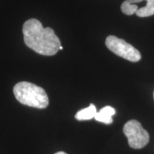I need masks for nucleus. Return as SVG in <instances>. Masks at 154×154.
<instances>
[{"label": "nucleus", "instance_id": "1a4fd4ad", "mask_svg": "<svg viewBox=\"0 0 154 154\" xmlns=\"http://www.w3.org/2000/svg\"><path fill=\"white\" fill-rule=\"evenodd\" d=\"M63 49V47H61V46H60V47H59V50H62Z\"/></svg>", "mask_w": 154, "mask_h": 154}, {"label": "nucleus", "instance_id": "423d86ee", "mask_svg": "<svg viewBox=\"0 0 154 154\" xmlns=\"http://www.w3.org/2000/svg\"><path fill=\"white\" fill-rule=\"evenodd\" d=\"M140 4L145 3L142 8L136 11V14L139 17H147L154 14V0H136Z\"/></svg>", "mask_w": 154, "mask_h": 154}, {"label": "nucleus", "instance_id": "39448f33", "mask_svg": "<svg viewBox=\"0 0 154 154\" xmlns=\"http://www.w3.org/2000/svg\"><path fill=\"white\" fill-rule=\"evenodd\" d=\"M116 110L110 106H106L96 113L95 120L106 124H111L113 123L112 116L115 115Z\"/></svg>", "mask_w": 154, "mask_h": 154}, {"label": "nucleus", "instance_id": "f03ea898", "mask_svg": "<svg viewBox=\"0 0 154 154\" xmlns=\"http://www.w3.org/2000/svg\"><path fill=\"white\" fill-rule=\"evenodd\" d=\"M13 91L17 101L24 105L37 109H45L49 105V98L45 90L32 83H17Z\"/></svg>", "mask_w": 154, "mask_h": 154}, {"label": "nucleus", "instance_id": "f257e3e1", "mask_svg": "<svg viewBox=\"0 0 154 154\" xmlns=\"http://www.w3.org/2000/svg\"><path fill=\"white\" fill-rule=\"evenodd\" d=\"M22 32L25 44L39 54L53 56L59 50L61 42L54 31L50 27L44 28L37 19L26 21Z\"/></svg>", "mask_w": 154, "mask_h": 154}, {"label": "nucleus", "instance_id": "7ed1b4c3", "mask_svg": "<svg viewBox=\"0 0 154 154\" xmlns=\"http://www.w3.org/2000/svg\"><path fill=\"white\" fill-rule=\"evenodd\" d=\"M123 131L128 138V145L133 149H142L149 143V133L144 129L138 121H128L125 124Z\"/></svg>", "mask_w": 154, "mask_h": 154}, {"label": "nucleus", "instance_id": "6e6552de", "mask_svg": "<svg viewBox=\"0 0 154 154\" xmlns=\"http://www.w3.org/2000/svg\"><path fill=\"white\" fill-rule=\"evenodd\" d=\"M54 154H67L65 153V152H63V151H59V152H57V153H56Z\"/></svg>", "mask_w": 154, "mask_h": 154}, {"label": "nucleus", "instance_id": "0eeeda50", "mask_svg": "<svg viewBox=\"0 0 154 154\" xmlns=\"http://www.w3.org/2000/svg\"><path fill=\"white\" fill-rule=\"evenodd\" d=\"M96 113L97 111H96V106L93 103H91L89 106L78 111L75 115V118L78 121L91 120V119L95 118Z\"/></svg>", "mask_w": 154, "mask_h": 154}, {"label": "nucleus", "instance_id": "9d476101", "mask_svg": "<svg viewBox=\"0 0 154 154\" xmlns=\"http://www.w3.org/2000/svg\"><path fill=\"white\" fill-rule=\"evenodd\" d=\"M153 97H154V92H153Z\"/></svg>", "mask_w": 154, "mask_h": 154}, {"label": "nucleus", "instance_id": "20e7f679", "mask_svg": "<svg viewBox=\"0 0 154 154\" xmlns=\"http://www.w3.org/2000/svg\"><path fill=\"white\" fill-rule=\"evenodd\" d=\"M106 45L110 51L126 60L137 62L141 58V55L136 48L115 36H109L106 39Z\"/></svg>", "mask_w": 154, "mask_h": 154}]
</instances>
